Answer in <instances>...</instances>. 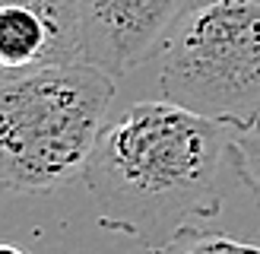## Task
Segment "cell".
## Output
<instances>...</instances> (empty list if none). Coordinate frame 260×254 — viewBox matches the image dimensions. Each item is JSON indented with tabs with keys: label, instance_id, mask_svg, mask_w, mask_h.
Returning a JSON list of instances; mask_svg holds the SVG:
<instances>
[{
	"label": "cell",
	"instance_id": "obj_3",
	"mask_svg": "<svg viewBox=\"0 0 260 254\" xmlns=\"http://www.w3.org/2000/svg\"><path fill=\"white\" fill-rule=\"evenodd\" d=\"M162 96L232 131L260 124V0H197L162 48Z\"/></svg>",
	"mask_w": 260,
	"mask_h": 254
},
{
	"label": "cell",
	"instance_id": "obj_1",
	"mask_svg": "<svg viewBox=\"0 0 260 254\" xmlns=\"http://www.w3.org/2000/svg\"><path fill=\"white\" fill-rule=\"evenodd\" d=\"M232 127L175 102H137L108 118L83 184L95 219L143 248L222 210Z\"/></svg>",
	"mask_w": 260,
	"mask_h": 254
},
{
	"label": "cell",
	"instance_id": "obj_8",
	"mask_svg": "<svg viewBox=\"0 0 260 254\" xmlns=\"http://www.w3.org/2000/svg\"><path fill=\"white\" fill-rule=\"evenodd\" d=\"M0 254H25V251L16 248V245H10V241H0Z\"/></svg>",
	"mask_w": 260,
	"mask_h": 254
},
{
	"label": "cell",
	"instance_id": "obj_9",
	"mask_svg": "<svg viewBox=\"0 0 260 254\" xmlns=\"http://www.w3.org/2000/svg\"><path fill=\"white\" fill-rule=\"evenodd\" d=\"M4 190H7V187H4V181H0V197H4Z\"/></svg>",
	"mask_w": 260,
	"mask_h": 254
},
{
	"label": "cell",
	"instance_id": "obj_7",
	"mask_svg": "<svg viewBox=\"0 0 260 254\" xmlns=\"http://www.w3.org/2000/svg\"><path fill=\"white\" fill-rule=\"evenodd\" d=\"M229 169L232 178L248 190L260 210V124L251 131H232L229 140Z\"/></svg>",
	"mask_w": 260,
	"mask_h": 254
},
{
	"label": "cell",
	"instance_id": "obj_6",
	"mask_svg": "<svg viewBox=\"0 0 260 254\" xmlns=\"http://www.w3.org/2000/svg\"><path fill=\"white\" fill-rule=\"evenodd\" d=\"M143 254H260V245L235 238L229 232H219V229L184 226L162 245L143 248Z\"/></svg>",
	"mask_w": 260,
	"mask_h": 254
},
{
	"label": "cell",
	"instance_id": "obj_2",
	"mask_svg": "<svg viewBox=\"0 0 260 254\" xmlns=\"http://www.w3.org/2000/svg\"><path fill=\"white\" fill-rule=\"evenodd\" d=\"M114 76L89 60L0 76V181L54 194L83 181L108 124Z\"/></svg>",
	"mask_w": 260,
	"mask_h": 254
},
{
	"label": "cell",
	"instance_id": "obj_4",
	"mask_svg": "<svg viewBox=\"0 0 260 254\" xmlns=\"http://www.w3.org/2000/svg\"><path fill=\"white\" fill-rule=\"evenodd\" d=\"M197 0H83L86 60L114 80L146 64Z\"/></svg>",
	"mask_w": 260,
	"mask_h": 254
},
{
	"label": "cell",
	"instance_id": "obj_5",
	"mask_svg": "<svg viewBox=\"0 0 260 254\" xmlns=\"http://www.w3.org/2000/svg\"><path fill=\"white\" fill-rule=\"evenodd\" d=\"M86 60L83 0H0V76Z\"/></svg>",
	"mask_w": 260,
	"mask_h": 254
}]
</instances>
